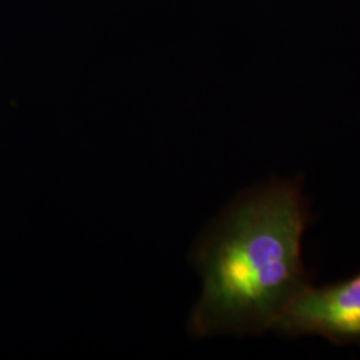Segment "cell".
Instances as JSON below:
<instances>
[{
  "instance_id": "cell-1",
  "label": "cell",
  "mask_w": 360,
  "mask_h": 360,
  "mask_svg": "<svg viewBox=\"0 0 360 360\" xmlns=\"http://www.w3.org/2000/svg\"><path fill=\"white\" fill-rule=\"evenodd\" d=\"M309 217L296 178L272 179L238 196L193 248L203 291L190 333L203 338L271 331L311 284L302 257Z\"/></svg>"
},
{
  "instance_id": "cell-2",
  "label": "cell",
  "mask_w": 360,
  "mask_h": 360,
  "mask_svg": "<svg viewBox=\"0 0 360 360\" xmlns=\"http://www.w3.org/2000/svg\"><path fill=\"white\" fill-rule=\"evenodd\" d=\"M287 338L322 336L360 346V274L338 283L309 284L287 304L272 330Z\"/></svg>"
}]
</instances>
